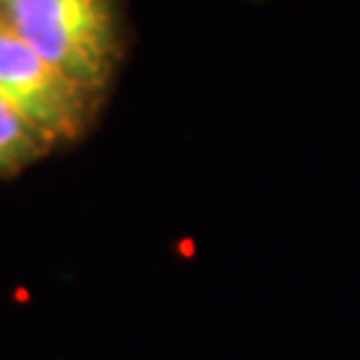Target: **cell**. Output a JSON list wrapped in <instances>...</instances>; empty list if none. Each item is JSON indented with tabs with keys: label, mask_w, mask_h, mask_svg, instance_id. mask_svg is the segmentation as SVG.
Returning <instances> with one entry per match:
<instances>
[{
	"label": "cell",
	"mask_w": 360,
	"mask_h": 360,
	"mask_svg": "<svg viewBox=\"0 0 360 360\" xmlns=\"http://www.w3.org/2000/svg\"><path fill=\"white\" fill-rule=\"evenodd\" d=\"M0 19L75 86L104 99L123 59L117 0H0Z\"/></svg>",
	"instance_id": "cell-1"
},
{
	"label": "cell",
	"mask_w": 360,
	"mask_h": 360,
	"mask_svg": "<svg viewBox=\"0 0 360 360\" xmlns=\"http://www.w3.org/2000/svg\"><path fill=\"white\" fill-rule=\"evenodd\" d=\"M53 147L35 129H30L6 102H0V176L16 174L38 163Z\"/></svg>",
	"instance_id": "cell-3"
},
{
	"label": "cell",
	"mask_w": 360,
	"mask_h": 360,
	"mask_svg": "<svg viewBox=\"0 0 360 360\" xmlns=\"http://www.w3.org/2000/svg\"><path fill=\"white\" fill-rule=\"evenodd\" d=\"M0 102L59 147L86 136L102 99L75 86L0 19Z\"/></svg>",
	"instance_id": "cell-2"
}]
</instances>
